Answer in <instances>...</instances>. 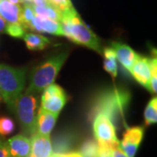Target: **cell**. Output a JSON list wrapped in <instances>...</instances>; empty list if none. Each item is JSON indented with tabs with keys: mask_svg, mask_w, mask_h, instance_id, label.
I'll return each instance as SVG.
<instances>
[{
	"mask_svg": "<svg viewBox=\"0 0 157 157\" xmlns=\"http://www.w3.org/2000/svg\"><path fill=\"white\" fill-rule=\"evenodd\" d=\"M130 101L128 91L121 88L106 90L95 97L90 109L89 119L98 114L106 115L116 128V124L123 118L126 107Z\"/></svg>",
	"mask_w": 157,
	"mask_h": 157,
	"instance_id": "cell-1",
	"label": "cell"
},
{
	"mask_svg": "<svg viewBox=\"0 0 157 157\" xmlns=\"http://www.w3.org/2000/svg\"><path fill=\"white\" fill-rule=\"evenodd\" d=\"M59 23L65 37L78 45H85L101 53V46L98 37L81 20L74 7L61 13Z\"/></svg>",
	"mask_w": 157,
	"mask_h": 157,
	"instance_id": "cell-2",
	"label": "cell"
},
{
	"mask_svg": "<svg viewBox=\"0 0 157 157\" xmlns=\"http://www.w3.org/2000/svg\"><path fill=\"white\" fill-rule=\"evenodd\" d=\"M26 69L0 64V91L3 100L13 110L18 97L25 86Z\"/></svg>",
	"mask_w": 157,
	"mask_h": 157,
	"instance_id": "cell-3",
	"label": "cell"
},
{
	"mask_svg": "<svg viewBox=\"0 0 157 157\" xmlns=\"http://www.w3.org/2000/svg\"><path fill=\"white\" fill-rule=\"evenodd\" d=\"M68 54L61 52L49 58L46 61L34 70L26 94H35L43 92L50 85L53 84L59 72L65 64Z\"/></svg>",
	"mask_w": 157,
	"mask_h": 157,
	"instance_id": "cell-4",
	"label": "cell"
},
{
	"mask_svg": "<svg viewBox=\"0 0 157 157\" xmlns=\"http://www.w3.org/2000/svg\"><path fill=\"white\" fill-rule=\"evenodd\" d=\"M36 97L26 93L19 96L15 103L13 110L25 135H33L36 133Z\"/></svg>",
	"mask_w": 157,
	"mask_h": 157,
	"instance_id": "cell-5",
	"label": "cell"
},
{
	"mask_svg": "<svg viewBox=\"0 0 157 157\" xmlns=\"http://www.w3.org/2000/svg\"><path fill=\"white\" fill-rule=\"evenodd\" d=\"M93 120L94 134L97 142L110 145L112 147L120 145V140L116 135V128L106 115L98 114Z\"/></svg>",
	"mask_w": 157,
	"mask_h": 157,
	"instance_id": "cell-6",
	"label": "cell"
},
{
	"mask_svg": "<svg viewBox=\"0 0 157 157\" xmlns=\"http://www.w3.org/2000/svg\"><path fill=\"white\" fill-rule=\"evenodd\" d=\"M67 100L64 89L58 85L52 84L43 91L40 107L47 112L59 114L66 105Z\"/></svg>",
	"mask_w": 157,
	"mask_h": 157,
	"instance_id": "cell-7",
	"label": "cell"
},
{
	"mask_svg": "<svg viewBox=\"0 0 157 157\" xmlns=\"http://www.w3.org/2000/svg\"><path fill=\"white\" fill-rule=\"evenodd\" d=\"M144 136L142 127H132L126 129L123 138L120 141V147L128 157H135Z\"/></svg>",
	"mask_w": 157,
	"mask_h": 157,
	"instance_id": "cell-8",
	"label": "cell"
},
{
	"mask_svg": "<svg viewBox=\"0 0 157 157\" xmlns=\"http://www.w3.org/2000/svg\"><path fill=\"white\" fill-rule=\"evenodd\" d=\"M130 73L138 83L147 88L152 74L150 59L140 56L139 54L130 70Z\"/></svg>",
	"mask_w": 157,
	"mask_h": 157,
	"instance_id": "cell-9",
	"label": "cell"
},
{
	"mask_svg": "<svg viewBox=\"0 0 157 157\" xmlns=\"http://www.w3.org/2000/svg\"><path fill=\"white\" fill-rule=\"evenodd\" d=\"M52 154L50 136L35 133L31 137V152L28 157H49Z\"/></svg>",
	"mask_w": 157,
	"mask_h": 157,
	"instance_id": "cell-10",
	"label": "cell"
},
{
	"mask_svg": "<svg viewBox=\"0 0 157 157\" xmlns=\"http://www.w3.org/2000/svg\"><path fill=\"white\" fill-rule=\"evenodd\" d=\"M29 30L36 31L39 33H50L57 36H64L60 23L50 18L39 17L35 15L30 23Z\"/></svg>",
	"mask_w": 157,
	"mask_h": 157,
	"instance_id": "cell-11",
	"label": "cell"
},
{
	"mask_svg": "<svg viewBox=\"0 0 157 157\" xmlns=\"http://www.w3.org/2000/svg\"><path fill=\"white\" fill-rule=\"evenodd\" d=\"M111 48L114 51L116 59L121 64V66L130 72L131 68L135 64L139 54L136 53L135 51L128 45L119 43V42H113Z\"/></svg>",
	"mask_w": 157,
	"mask_h": 157,
	"instance_id": "cell-12",
	"label": "cell"
},
{
	"mask_svg": "<svg viewBox=\"0 0 157 157\" xmlns=\"http://www.w3.org/2000/svg\"><path fill=\"white\" fill-rule=\"evenodd\" d=\"M10 155L12 157H28L31 152V139L24 135H17L8 141Z\"/></svg>",
	"mask_w": 157,
	"mask_h": 157,
	"instance_id": "cell-13",
	"label": "cell"
},
{
	"mask_svg": "<svg viewBox=\"0 0 157 157\" xmlns=\"http://www.w3.org/2000/svg\"><path fill=\"white\" fill-rule=\"evenodd\" d=\"M58 116L59 114L47 112L40 107L38 115L36 116V133L50 136L51 132L55 126Z\"/></svg>",
	"mask_w": 157,
	"mask_h": 157,
	"instance_id": "cell-14",
	"label": "cell"
},
{
	"mask_svg": "<svg viewBox=\"0 0 157 157\" xmlns=\"http://www.w3.org/2000/svg\"><path fill=\"white\" fill-rule=\"evenodd\" d=\"M21 6L13 5L8 0H0V17L7 24H20Z\"/></svg>",
	"mask_w": 157,
	"mask_h": 157,
	"instance_id": "cell-15",
	"label": "cell"
},
{
	"mask_svg": "<svg viewBox=\"0 0 157 157\" xmlns=\"http://www.w3.org/2000/svg\"><path fill=\"white\" fill-rule=\"evenodd\" d=\"M75 137L72 134H62L55 136L52 142V154H64L70 152L74 144Z\"/></svg>",
	"mask_w": 157,
	"mask_h": 157,
	"instance_id": "cell-16",
	"label": "cell"
},
{
	"mask_svg": "<svg viewBox=\"0 0 157 157\" xmlns=\"http://www.w3.org/2000/svg\"><path fill=\"white\" fill-rule=\"evenodd\" d=\"M23 39L26 45V47L31 51L44 50L50 44V40L40 34L25 33Z\"/></svg>",
	"mask_w": 157,
	"mask_h": 157,
	"instance_id": "cell-17",
	"label": "cell"
},
{
	"mask_svg": "<svg viewBox=\"0 0 157 157\" xmlns=\"http://www.w3.org/2000/svg\"><path fill=\"white\" fill-rule=\"evenodd\" d=\"M104 69L113 78L117 76V59L114 51L111 47H107L104 49Z\"/></svg>",
	"mask_w": 157,
	"mask_h": 157,
	"instance_id": "cell-18",
	"label": "cell"
},
{
	"mask_svg": "<svg viewBox=\"0 0 157 157\" xmlns=\"http://www.w3.org/2000/svg\"><path fill=\"white\" fill-rule=\"evenodd\" d=\"M34 12L37 16L39 17H45V18H50L52 20H55L59 22L61 19V13L57 10L55 7H53L51 5H48L46 6H35L33 5Z\"/></svg>",
	"mask_w": 157,
	"mask_h": 157,
	"instance_id": "cell-19",
	"label": "cell"
},
{
	"mask_svg": "<svg viewBox=\"0 0 157 157\" xmlns=\"http://www.w3.org/2000/svg\"><path fill=\"white\" fill-rule=\"evenodd\" d=\"M36 14L34 12L33 5L30 4H23L21 6V13L19 22L25 30H28L30 23L33 20Z\"/></svg>",
	"mask_w": 157,
	"mask_h": 157,
	"instance_id": "cell-20",
	"label": "cell"
},
{
	"mask_svg": "<svg viewBox=\"0 0 157 157\" xmlns=\"http://www.w3.org/2000/svg\"><path fill=\"white\" fill-rule=\"evenodd\" d=\"M145 124L147 126L156 123L157 121V98L155 97L148 102L144 112Z\"/></svg>",
	"mask_w": 157,
	"mask_h": 157,
	"instance_id": "cell-21",
	"label": "cell"
},
{
	"mask_svg": "<svg viewBox=\"0 0 157 157\" xmlns=\"http://www.w3.org/2000/svg\"><path fill=\"white\" fill-rule=\"evenodd\" d=\"M83 157H97L98 154V143L96 140L89 139L86 140L81 147L79 152Z\"/></svg>",
	"mask_w": 157,
	"mask_h": 157,
	"instance_id": "cell-22",
	"label": "cell"
},
{
	"mask_svg": "<svg viewBox=\"0 0 157 157\" xmlns=\"http://www.w3.org/2000/svg\"><path fill=\"white\" fill-rule=\"evenodd\" d=\"M15 128L14 122L11 118L6 116L0 117V135L6 136L13 132Z\"/></svg>",
	"mask_w": 157,
	"mask_h": 157,
	"instance_id": "cell-23",
	"label": "cell"
},
{
	"mask_svg": "<svg viewBox=\"0 0 157 157\" xmlns=\"http://www.w3.org/2000/svg\"><path fill=\"white\" fill-rule=\"evenodd\" d=\"M6 33L14 38H23L25 30L20 24H7Z\"/></svg>",
	"mask_w": 157,
	"mask_h": 157,
	"instance_id": "cell-24",
	"label": "cell"
},
{
	"mask_svg": "<svg viewBox=\"0 0 157 157\" xmlns=\"http://www.w3.org/2000/svg\"><path fill=\"white\" fill-rule=\"evenodd\" d=\"M51 6L55 7L60 13L73 8L71 0H47Z\"/></svg>",
	"mask_w": 157,
	"mask_h": 157,
	"instance_id": "cell-25",
	"label": "cell"
},
{
	"mask_svg": "<svg viewBox=\"0 0 157 157\" xmlns=\"http://www.w3.org/2000/svg\"><path fill=\"white\" fill-rule=\"evenodd\" d=\"M98 143V154L97 157H110L111 156V149L113 147L110 145L97 142Z\"/></svg>",
	"mask_w": 157,
	"mask_h": 157,
	"instance_id": "cell-26",
	"label": "cell"
},
{
	"mask_svg": "<svg viewBox=\"0 0 157 157\" xmlns=\"http://www.w3.org/2000/svg\"><path fill=\"white\" fill-rule=\"evenodd\" d=\"M10 152L8 148L7 141L0 139V157H10Z\"/></svg>",
	"mask_w": 157,
	"mask_h": 157,
	"instance_id": "cell-27",
	"label": "cell"
},
{
	"mask_svg": "<svg viewBox=\"0 0 157 157\" xmlns=\"http://www.w3.org/2000/svg\"><path fill=\"white\" fill-rule=\"evenodd\" d=\"M110 157H128L126 155V154L124 153L121 148L119 146L114 147L111 149V156Z\"/></svg>",
	"mask_w": 157,
	"mask_h": 157,
	"instance_id": "cell-28",
	"label": "cell"
},
{
	"mask_svg": "<svg viewBox=\"0 0 157 157\" xmlns=\"http://www.w3.org/2000/svg\"><path fill=\"white\" fill-rule=\"evenodd\" d=\"M55 157H83L79 152H67L64 154H52Z\"/></svg>",
	"mask_w": 157,
	"mask_h": 157,
	"instance_id": "cell-29",
	"label": "cell"
},
{
	"mask_svg": "<svg viewBox=\"0 0 157 157\" xmlns=\"http://www.w3.org/2000/svg\"><path fill=\"white\" fill-rule=\"evenodd\" d=\"M33 5L35 6L42 7V6H48V5H50V4L48 3L47 0H33Z\"/></svg>",
	"mask_w": 157,
	"mask_h": 157,
	"instance_id": "cell-30",
	"label": "cell"
},
{
	"mask_svg": "<svg viewBox=\"0 0 157 157\" xmlns=\"http://www.w3.org/2000/svg\"><path fill=\"white\" fill-rule=\"evenodd\" d=\"M6 26H7V23L0 17V33H6Z\"/></svg>",
	"mask_w": 157,
	"mask_h": 157,
	"instance_id": "cell-31",
	"label": "cell"
},
{
	"mask_svg": "<svg viewBox=\"0 0 157 157\" xmlns=\"http://www.w3.org/2000/svg\"><path fill=\"white\" fill-rule=\"evenodd\" d=\"M10 3L11 4H13V5H17V6H22L23 4V1L22 0H8Z\"/></svg>",
	"mask_w": 157,
	"mask_h": 157,
	"instance_id": "cell-32",
	"label": "cell"
},
{
	"mask_svg": "<svg viewBox=\"0 0 157 157\" xmlns=\"http://www.w3.org/2000/svg\"><path fill=\"white\" fill-rule=\"evenodd\" d=\"M24 4H30V5H33V0H22Z\"/></svg>",
	"mask_w": 157,
	"mask_h": 157,
	"instance_id": "cell-33",
	"label": "cell"
},
{
	"mask_svg": "<svg viewBox=\"0 0 157 157\" xmlns=\"http://www.w3.org/2000/svg\"><path fill=\"white\" fill-rule=\"evenodd\" d=\"M3 101H4V100H3V95H2V93H1V91H0V102Z\"/></svg>",
	"mask_w": 157,
	"mask_h": 157,
	"instance_id": "cell-34",
	"label": "cell"
},
{
	"mask_svg": "<svg viewBox=\"0 0 157 157\" xmlns=\"http://www.w3.org/2000/svg\"><path fill=\"white\" fill-rule=\"evenodd\" d=\"M49 157H55V156H54V155H53L52 154V155H50V156H49Z\"/></svg>",
	"mask_w": 157,
	"mask_h": 157,
	"instance_id": "cell-35",
	"label": "cell"
},
{
	"mask_svg": "<svg viewBox=\"0 0 157 157\" xmlns=\"http://www.w3.org/2000/svg\"><path fill=\"white\" fill-rule=\"evenodd\" d=\"M10 157H12V156H10Z\"/></svg>",
	"mask_w": 157,
	"mask_h": 157,
	"instance_id": "cell-36",
	"label": "cell"
}]
</instances>
